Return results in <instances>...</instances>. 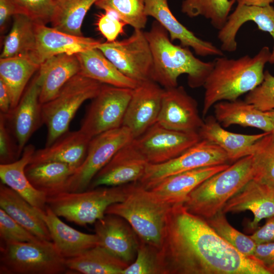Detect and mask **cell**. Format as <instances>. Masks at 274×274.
<instances>
[{
    "mask_svg": "<svg viewBox=\"0 0 274 274\" xmlns=\"http://www.w3.org/2000/svg\"><path fill=\"white\" fill-rule=\"evenodd\" d=\"M69 271L52 241L2 242L0 274H61Z\"/></svg>",
    "mask_w": 274,
    "mask_h": 274,
    "instance_id": "cell-8",
    "label": "cell"
},
{
    "mask_svg": "<svg viewBox=\"0 0 274 274\" xmlns=\"http://www.w3.org/2000/svg\"><path fill=\"white\" fill-rule=\"evenodd\" d=\"M145 13L164 28L172 42L179 41L181 46L191 48L200 56H224L221 49L198 38L179 22L172 13L167 0H145Z\"/></svg>",
    "mask_w": 274,
    "mask_h": 274,
    "instance_id": "cell-20",
    "label": "cell"
},
{
    "mask_svg": "<svg viewBox=\"0 0 274 274\" xmlns=\"http://www.w3.org/2000/svg\"><path fill=\"white\" fill-rule=\"evenodd\" d=\"M75 170L65 163L46 162L28 164L25 172L32 186L48 196L63 192Z\"/></svg>",
    "mask_w": 274,
    "mask_h": 274,
    "instance_id": "cell-34",
    "label": "cell"
},
{
    "mask_svg": "<svg viewBox=\"0 0 274 274\" xmlns=\"http://www.w3.org/2000/svg\"><path fill=\"white\" fill-rule=\"evenodd\" d=\"M158 259L160 274H271L183 203L173 205L168 214Z\"/></svg>",
    "mask_w": 274,
    "mask_h": 274,
    "instance_id": "cell-1",
    "label": "cell"
},
{
    "mask_svg": "<svg viewBox=\"0 0 274 274\" xmlns=\"http://www.w3.org/2000/svg\"><path fill=\"white\" fill-rule=\"evenodd\" d=\"M236 0H183L181 12L193 18L203 16L219 30L224 26Z\"/></svg>",
    "mask_w": 274,
    "mask_h": 274,
    "instance_id": "cell-37",
    "label": "cell"
},
{
    "mask_svg": "<svg viewBox=\"0 0 274 274\" xmlns=\"http://www.w3.org/2000/svg\"><path fill=\"white\" fill-rule=\"evenodd\" d=\"M271 54L269 48L264 46L253 57L246 55L233 59L218 56L203 85V117L217 102L236 100L258 86L263 81L264 66Z\"/></svg>",
    "mask_w": 274,
    "mask_h": 274,
    "instance_id": "cell-2",
    "label": "cell"
},
{
    "mask_svg": "<svg viewBox=\"0 0 274 274\" xmlns=\"http://www.w3.org/2000/svg\"><path fill=\"white\" fill-rule=\"evenodd\" d=\"M18 13L23 14L35 23L50 22L54 11L53 0H14Z\"/></svg>",
    "mask_w": 274,
    "mask_h": 274,
    "instance_id": "cell-44",
    "label": "cell"
},
{
    "mask_svg": "<svg viewBox=\"0 0 274 274\" xmlns=\"http://www.w3.org/2000/svg\"><path fill=\"white\" fill-rule=\"evenodd\" d=\"M253 163L252 155L235 161L198 186L183 205L191 213L206 220L212 218L253 179Z\"/></svg>",
    "mask_w": 274,
    "mask_h": 274,
    "instance_id": "cell-5",
    "label": "cell"
},
{
    "mask_svg": "<svg viewBox=\"0 0 274 274\" xmlns=\"http://www.w3.org/2000/svg\"><path fill=\"white\" fill-rule=\"evenodd\" d=\"M158 250L140 241L135 260L122 274H160Z\"/></svg>",
    "mask_w": 274,
    "mask_h": 274,
    "instance_id": "cell-41",
    "label": "cell"
},
{
    "mask_svg": "<svg viewBox=\"0 0 274 274\" xmlns=\"http://www.w3.org/2000/svg\"><path fill=\"white\" fill-rule=\"evenodd\" d=\"M229 159L218 146L201 140L178 156L159 164H149L138 183L150 189L169 176L186 171L209 166L226 164Z\"/></svg>",
    "mask_w": 274,
    "mask_h": 274,
    "instance_id": "cell-12",
    "label": "cell"
},
{
    "mask_svg": "<svg viewBox=\"0 0 274 274\" xmlns=\"http://www.w3.org/2000/svg\"><path fill=\"white\" fill-rule=\"evenodd\" d=\"M94 225L98 246L129 265L134 261L140 240L125 219L117 215L106 214Z\"/></svg>",
    "mask_w": 274,
    "mask_h": 274,
    "instance_id": "cell-18",
    "label": "cell"
},
{
    "mask_svg": "<svg viewBox=\"0 0 274 274\" xmlns=\"http://www.w3.org/2000/svg\"><path fill=\"white\" fill-rule=\"evenodd\" d=\"M37 74L40 86V101L43 104L52 99L61 88L80 71L76 54H60L43 62Z\"/></svg>",
    "mask_w": 274,
    "mask_h": 274,
    "instance_id": "cell-27",
    "label": "cell"
},
{
    "mask_svg": "<svg viewBox=\"0 0 274 274\" xmlns=\"http://www.w3.org/2000/svg\"><path fill=\"white\" fill-rule=\"evenodd\" d=\"M163 89L149 80L139 83L132 89L122 126L136 139L157 122Z\"/></svg>",
    "mask_w": 274,
    "mask_h": 274,
    "instance_id": "cell-16",
    "label": "cell"
},
{
    "mask_svg": "<svg viewBox=\"0 0 274 274\" xmlns=\"http://www.w3.org/2000/svg\"><path fill=\"white\" fill-rule=\"evenodd\" d=\"M126 25L115 13L108 10L99 15L97 21L98 30L109 42L116 41L119 35L124 34Z\"/></svg>",
    "mask_w": 274,
    "mask_h": 274,
    "instance_id": "cell-45",
    "label": "cell"
},
{
    "mask_svg": "<svg viewBox=\"0 0 274 274\" xmlns=\"http://www.w3.org/2000/svg\"><path fill=\"white\" fill-rule=\"evenodd\" d=\"M0 237L2 242H28L42 240L0 209Z\"/></svg>",
    "mask_w": 274,
    "mask_h": 274,
    "instance_id": "cell-43",
    "label": "cell"
},
{
    "mask_svg": "<svg viewBox=\"0 0 274 274\" xmlns=\"http://www.w3.org/2000/svg\"><path fill=\"white\" fill-rule=\"evenodd\" d=\"M266 113L269 117L272 126V133H274V110L271 111L266 112Z\"/></svg>",
    "mask_w": 274,
    "mask_h": 274,
    "instance_id": "cell-52",
    "label": "cell"
},
{
    "mask_svg": "<svg viewBox=\"0 0 274 274\" xmlns=\"http://www.w3.org/2000/svg\"><path fill=\"white\" fill-rule=\"evenodd\" d=\"M20 157L15 140L9 129L4 115L0 114V162H13Z\"/></svg>",
    "mask_w": 274,
    "mask_h": 274,
    "instance_id": "cell-46",
    "label": "cell"
},
{
    "mask_svg": "<svg viewBox=\"0 0 274 274\" xmlns=\"http://www.w3.org/2000/svg\"><path fill=\"white\" fill-rule=\"evenodd\" d=\"M102 85L79 72L52 99L42 104L43 121L47 128L45 146L51 145L68 131L78 110L86 100L94 98Z\"/></svg>",
    "mask_w": 274,
    "mask_h": 274,
    "instance_id": "cell-7",
    "label": "cell"
},
{
    "mask_svg": "<svg viewBox=\"0 0 274 274\" xmlns=\"http://www.w3.org/2000/svg\"><path fill=\"white\" fill-rule=\"evenodd\" d=\"M40 210L52 242L65 259L76 256L99 245L95 233H86L72 228L62 221L47 206L44 210Z\"/></svg>",
    "mask_w": 274,
    "mask_h": 274,
    "instance_id": "cell-24",
    "label": "cell"
},
{
    "mask_svg": "<svg viewBox=\"0 0 274 274\" xmlns=\"http://www.w3.org/2000/svg\"><path fill=\"white\" fill-rule=\"evenodd\" d=\"M97 0H53L52 27L65 33L82 36V25L89 10Z\"/></svg>",
    "mask_w": 274,
    "mask_h": 274,
    "instance_id": "cell-36",
    "label": "cell"
},
{
    "mask_svg": "<svg viewBox=\"0 0 274 274\" xmlns=\"http://www.w3.org/2000/svg\"><path fill=\"white\" fill-rule=\"evenodd\" d=\"M39 67L40 65L29 56L0 59V80L8 90L12 109L18 104L27 84Z\"/></svg>",
    "mask_w": 274,
    "mask_h": 274,
    "instance_id": "cell-33",
    "label": "cell"
},
{
    "mask_svg": "<svg viewBox=\"0 0 274 274\" xmlns=\"http://www.w3.org/2000/svg\"><path fill=\"white\" fill-rule=\"evenodd\" d=\"M40 93V86L36 75L17 106L7 115L2 114L16 143L20 157L30 137L44 124Z\"/></svg>",
    "mask_w": 274,
    "mask_h": 274,
    "instance_id": "cell-17",
    "label": "cell"
},
{
    "mask_svg": "<svg viewBox=\"0 0 274 274\" xmlns=\"http://www.w3.org/2000/svg\"><path fill=\"white\" fill-rule=\"evenodd\" d=\"M215 118L223 127L239 125L271 132L272 126L266 113L245 100L220 101L214 106Z\"/></svg>",
    "mask_w": 274,
    "mask_h": 274,
    "instance_id": "cell-31",
    "label": "cell"
},
{
    "mask_svg": "<svg viewBox=\"0 0 274 274\" xmlns=\"http://www.w3.org/2000/svg\"><path fill=\"white\" fill-rule=\"evenodd\" d=\"M36 43L29 57L41 65L60 54H76L96 47L101 42L92 38L70 35L45 24H36Z\"/></svg>",
    "mask_w": 274,
    "mask_h": 274,
    "instance_id": "cell-19",
    "label": "cell"
},
{
    "mask_svg": "<svg viewBox=\"0 0 274 274\" xmlns=\"http://www.w3.org/2000/svg\"><path fill=\"white\" fill-rule=\"evenodd\" d=\"M248 21L253 22L259 30L268 32L274 42V8L271 5L253 6L237 4L224 26L219 30L218 38L223 51H236L237 33L242 25ZM269 62L274 63V45Z\"/></svg>",
    "mask_w": 274,
    "mask_h": 274,
    "instance_id": "cell-21",
    "label": "cell"
},
{
    "mask_svg": "<svg viewBox=\"0 0 274 274\" xmlns=\"http://www.w3.org/2000/svg\"><path fill=\"white\" fill-rule=\"evenodd\" d=\"M132 93V89L103 84L88 107L80 130L92 139L121 127Z\"/></svg>",
    "mask_w": 274,
    "mask_h": 274,
    "instance_id": "cell-11",
    "label": "cell"
},
{
    "mask_svg": "<svg viewBox=\"0 0 274 274\" xmlns=\"http://www.w3.org/2000/svg\"><path fill=\"white\" fill-rule=\"evenodd\" d=\"M133 184L101 186L76 192L63 191L48 196L47 206L59 217L85 226L102 218L111 204L123 201Z\"/></svg>",
    "mask_w": 274,
    "mask_h": 274,
    "instance_id": "cell-6",
    "label": "cell"
},
{
    "mask_svg": "<svg viewBox=\"0 0 274 274\" xmlns=\"http://www.w3.org/2000/svg\"><path fill=\"white\" fill-rule=\"evenodd\" d=\"M271 274H274V265L267 267Z\"/></svg>",
    "mask_w": 274,
    "mask_h": 274,
    "instance_id": "cell-53",
    "label": "cell"
},
{
    "mask_svg": "<svg viewBox=\"0 0 274 274\" xmlns=\"http://www.w3.org/2000/svg\"><path fill=\"white\" fill-rule=\"evenodd\" d=\"M80 66V73L103 84L135 88L139 83L123 75L97 47L76 54Z\"/></svg>",
    "mask_w": 274,
    "mask_h": 274,
    "instance_id": "cell-30",
    "label": "cell"
},
{
    "mask_svg": "<svg viewBox=\"0 0 274 274\" xmlns=\"http://www.w3.org/2000/svg\"><path fill=\"white\" fill-rule=\"evenodd\" d=\"M69 271L82 274H122L129 265L100 246L65 259Z\"/></svg>",
    "mask_w": 274,
    "mask_h": 274,
    "instance_id": "cell-32",
    "label": "cell"
},
{
    "mask_svg": "<svg viewBox=\"0 0 274 274\" xmlns=\"http://www.w3.org/2000/svg\"><path fill=\"white\" fill-rule=\"evenodd\" d=\"M201 140L210 141L220 147L229 161H236L252 155L256 142L267 133L244 134L225 130L215 117L209 116L198 131Z\"/></svg>",
    "mask_w": 274,
    "mask_h": 274,
    "instance_id": "cell-26",
    "label": "cell"
},
{
    "mask_svg": "<svg viewBox=\"0 0 274 274\" xmlns=\"http://www.w3.org/2000/svg\"><path fill=\"white\" fill-rule=\"evenodd\" d=\"M198 132H182L156 122L134 143L150 164H159L181 155L201 140Z\"/></svg>",
    "mask_w": 274,
    "mask_h": 274,
    "instance_id": "cell-13",
    "label": "cell"
},
{
    "mask_svg": "<svg viewBox=\"0 0 274 274\" xmlns=\"http://www.w3.org/2000/svg\"><path fill=\"white\" fill-rule=\"evenodd\" d=\"M18 13L14 0H0V26L2 31L11 17Z\"/></svg>",
    "mask_w": 274,
    "mask_h": 274,
    "instance_id": "cell-49",
    "label": "cell"
},
{
    "mask_svg": "<svg viewBox=\"0 0 274 274\" xmlns=\"http://www.w3.org/2000/svg\"><path fill=\"white\" fill-rule=\"evenodd\" d=\"M0 207L19 224L41 239L52 241L40 210L14 190L0 184Z\"/></svg>",
    "mask_w": 274,
    "mask_h": 274,
    "instance_id": "cell-29",
    "label": "cell"
},
{
    "mask_svg": "<svg viewBox=\"0 0 274 274\" xmlns=\"http://www.w3.org/2000/svg\"><path fill=\"white\" fill-rule=\"evenodd\" d=\"M222 211L224 214L252 212L254 218L249 227L256 229L262 220L274 216V189L252 179L225 203Z\"/></svg>",
    "mask_w": 274,
    "mask_h": 274,
    "instance_id": "cell-22",
    "label": "cell"
},
{
    "mask_svg": "<svg viewBox=\"0 0 274 274\" xmlns=\"http://www.w3.org/2000/svg\"><path fill=\"white\" fill-rule=\"evenodd\" d=\"M35 150L33 145H27L18 159L11 163L1 164L0 178L2 183L14 190L32 206L44 210L47 206V196L45 192L32 186L25 172Z\"/></svg>",
    "mask_w": 274,
    "mask_h": 274,
    "instance_id": "cell-28",
    "label": "cell"
},
{
    "mask_svg": "<svg viewBox=\"0 0 274 274\" xmlns=\"http://www.w3.org/2000/svg\"><path fill=\"white\" fill-rule=\"evenodd\" d=\"M173 206L136 182L126 198L110 206L106 214L122 217L130 224L141 241L159 249L167 215Z\"/></svg>",
    "mask_w": 274,
    "mask_h": 274,
    "instance_id": "cell-4",
    "label": "cell"
},
{
    "mask_svg": "<svg viewBox=\"0 0 274 274\" xmlns=\"http://www.w3.org/2000/svg\"><path fill=\"white\" fill-rule=\"evenodd\" d=\"M11 110V100L8 90L4 83L0 80L1 114L7 115Z\"/></svg>",
    "mask_w": 274,
    "mask_h": 274,
    "instance_id": "cell-50",
    "label": "cell"
},
{
    "mask_svg": "<svg viewBox=\"0 0 274 274\" xmlns=\"http://www.w3.org/2000/svg\"><path fill=\"white\" fill-rule=\"evenodd\" d=\"M91 139L80 129L68 131L51 145L36 150L29 164L58 162L76 169L86 157Z\"/></svg>",
    "mask_w": 274,
    "mask_h": 274,
    "instance_id": "cell-25",
    "label": "cell"
},
{
    "mask_svg": "<svg viewBox=\"0 0 274 274\" xmlns=\"http://www.w3.org/2000/svg\"><path fill=\"white\" fill-rule=\"evenodd\" d=\"M274 0H236L237 4L247 6H265L271 5Z\"/></svg>",
    "mask_w": 274,
    "mask_h": 274,
    "instance_id": "cell-51",
    "label": "cell"
},
{
    "mask_svg": "<svg viewBox=\"0 0 274 274\" xmlns=\"http://www.w3.org/2000/svg\"><path fill=\"white\" fill-rule=\"evenodd\" d=\"M145 33L153 56L152 80L168 88L178 86L179 77L186 74L190 87L203 85L213 69V61H202L189 48L173 44L167 31L156 20Z\"/></svg>",
    "mask_w": 274,
    "mask_h": 274,
    "instance_id": "cell-3",
    "label": "cell"
},
{
    "mask_svg": "<svg viewBox=\"0 0 274 274\" xmlns=\"http://www.w3.org/2000/svg\"><path fill=\"white\" fill-rule=\"evenodd\" d=\"M252 257L267 267L274 265V242L256 244Z\"/></svg>",
    "mask_w": 274,
    "mask_h": 274,
    "instance_id": "cell-48",
    "label": "cell"
},
{
    "mask_svg": "<svg viewBox=\"0 0 274 274\" xmlns=\"http://www.w3.org/2000/svg\"><path fill=\"white\" fill-rule=\"evenodd\" d=\"M13 18L12 26L5 39L1 58L29 57L36 43L35 23L23 14H16Z\"/></svg>",
    "mask_w": 274,
    "mask_h": 274,
    "instance_id": "cell-35",
    "label": "cell"
},
{
    "mask_svg": "<svg viewBox=\"0 0 274 274\" xmlns=\"http://www.w3.org/2000/svg\"><path fill=\"white\" fill-rule=\"evenodd\" d=\"M229 166L226 163L179 173L165 178L149 190L159 199L172 205L183 203L189 194L201 183Z\"/></svg>",
    "mask_w": 274,
    "mask_h": 274,
    "instance_id": "cell-23",
    "label": "cell"
},
{
    "mask_svg": "<svg viewBox=\"0 0 274 274\" xmlns=\"http://www.w3.org/2000/svg\"><path fill=\"white\" fill-rule=\"evenodd\" d=\"M206 221L218 235L238 252L252 257L256 244L250 236L233 227L227 221L222 211Z\"/></svg>",
    "mask_w": 274,
    "mask_h": 274,
    "instance_id": "cell-40",
    "label": "cell"
},
{
    "mask_svg": "<svg viewBox=\"0 0 274 274\" xmlns=\"http://www.w3.org/2000/svg\"><path fill=\"white\" fill-rule=\"evenodd\" d=\"M133 139L130 130L123 126L92 138L84 161L70 177L63 191L87 190L95 176L122 147Z\"/></svg>",
    "mask_w": 274,
    "mask_h": 274,
    "instance_id": "cell-9",
    "label": "cell"
},
{
    "mask_svg": "<svg viewBox=\"0 0 274 274\" xmlns=\"http://www.w3.org/2000/svg\"><path fill=\"white\" fill-rule=\"evenodd\" d=\"M256 244L274 242V216L266 219L264 225L250 236Z\"/></svg>",
    "mask_w": 274,
    "mask_h": 274,
    "instance_id": "cell-47",
    "label": "cell"
},
{
    "mask_svg": "<svg viewBox=\"0 0 274 274\" xmlns=\"http://www.w3.org/2000/svg\"><path fill=\"white\" fill-rule=\"evenodd\" d=\"M253 179L274 189V133L268 132L255 144Z\"/></svg>",
    "mask_w": 274,
    "mask_h": 274,
    "instance_id": "cell-38",
    "label": "cell"
},
{
    "mask_svg": "<svg viewBox=\"0 0 274 274\" xmlns=\"http://www.w3.org/2000/svg\"><path fill=\"white\" fill-rule=\"evenodd\" d=\"M245 100L264 112L274 110V76L264 71L262 82L247 93Z\"/></svg>",
    "mask_w": 274,
    "mask_h": 274,
    "instance_id": "cell-42",
    "label": "cell"
},
{
    "mask_svg": "<svg viewBox=\"0 0 274 274\" xmlns=\"http://www.w3.org/2000/svg\"><path fill=\"white\" fill-rule=\"evenodd\" d=\"M96 47L128 78L139 83L151 80L153 56L143 30L134 29L127 38L101 42Z\"/></svg>",
    "mask_w": 274,
    "mask_h": 274,
    "instance_id": "cell-10",
    "label": "cell"
},
{
    "mask_svg": "<svg viewBox=\"0 0 274 274\" xmlns=\"http://www.w3.org/2000/svg\"><path fill=\"white\" fill-rule=\"evenodd\" d=\"M104 11H111L134 29L143 30L148 16L145 13V0H97L94 4Z\"/></svg>",
    "mask_w": 274,
    "mask_h": 274,
    "instance_id": "cell-39",
    "label": "cell"
},
{
    "mask_svg": "<svg viewBox=\"0 0 274 274\" xmlns=\"http://www.w3.org/2000/svg\"><path fill=\"white\" fill-rule=\"evenodd\" d=\"M149 164L133 139L122 147L95 176L88 189L138 182Z\"/></svg>",
    "mask_w": 274,
    "mask_h": 274,
    "instance_id": "cell-14",
    "label": "cell"
},
{
    "mask_svg": "<svg viewBox=\"0 0 274 274\" xmlns=\"http://www.w3.org/2000/svg\"><path fill=\"white\" fill-rule=\"evenodd\" d=\"M203 122L196 100L184 87L163 88L157 123L176 131L198 132Z\"/></svg>",
    "mask_w": 274,
    "mask_h": 274,
    "instance_id": "cell-15",
    "label": "cell"
}]
</instances>
